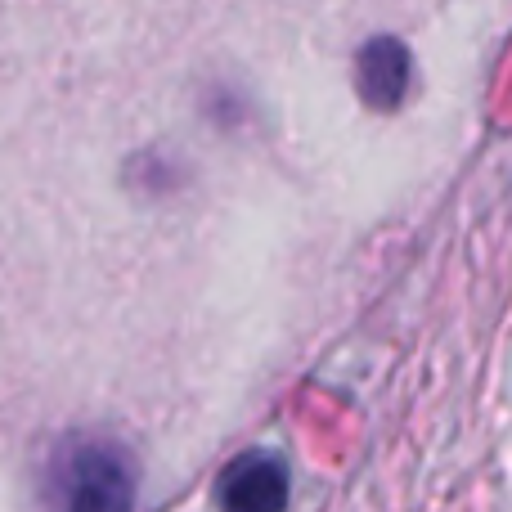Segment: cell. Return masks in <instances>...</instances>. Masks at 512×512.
<instances>
[{
    "label": "cell",
    "mask_w": 512,
    "mask_h": 512,
    "mask_svg": "<svg viewBox=\"0 0 512 512\" xmlns=\"http://www.w3.org/2000/svg\"><path fill=\"white\" fill-rule=\"evenodd\" d=\"M135 468L122 450L99 441H72L45 472V512H131Z\"/></svg>",
    "instance_id": "obj_1"
},
{
    "label": "cell",
    "mask_w": 512,
    "mask_h": 512,
    "mask_svg": "<svg viewBox=\"0 0 512 512\" xmlns=\"http://www.w3.org/2000/svg\"><path fill=\"white\" fill-rule=\"evenodd\" d=\"M225 512H283L288 508V468L270 454H243L221 477Z\"/></svg>",
    "instance_id": "obj_2"
}]
</instances>
